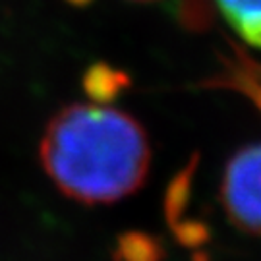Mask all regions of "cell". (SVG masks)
I'll use <instances>...</instances> for the list:
<instances>
[{
  "mask_svg": "<svg viewBox=\"0 0 261 261\" xmlns=\"http://www.w3.org/2000/svg\"><path fill=\"white\" fill-rule=\"evenodd\" d=\"M39 159L66 197L84 205H107L145 184L151 145L130 114L103 103H75L48 120Z\"/></svg>",
  "mask_w": 261,
  "mask_h": 261,
  "instance_id": "cell-1",
  "label": "cell"
},
{
  "mask_svg": "<svg viewBox=\"0 0 261 261\" xmlns=\"http://www.w3.org/2000/svg\"><path fill=\"white\" fill-rule=\"evenodd\" d=\"M221 203L236 228L261 236V143L246 145L228 159L221 180Z\"/></svg>",
  "mask_w": 261,
  "mask_h": 261,
  "instance_id": "cell-2",
  "label": "cell"
},
{
  "mask_svg": "<svg viewBox=\"0 0 261 261\" xmlns=\"http://www.w3.org/2000/svg\"><path fill=\"white\" fill-rule=\"evenodd\" d=\"M217 6L238 37L261 48V0H217Z\"/></svg>",
  "mask_w": 261,
  "mask_h": 261,
  "instance_id": "cell-3",
  "label": "cell"
},
{
  "mask_svg": "<svg viewBox=\"0 0 261 261\" xmlns=\"http://www.w3.org/2000/svg\"><path fill=\"white\" fill-rule=\"evenodd\" d=\"M126 85V77L116 70L97 66L85 75V91L97 103H107Z\"/></svg>",
  "mask_w": 261,
  "mask_h": 261,
  "instance_id": "cell-4",
  "label": "cell"
},
{
  "mask_svg": "<svg viewBox=\"0 0 261 261\" xmlns=\"http://www.w3.org/2000/svg\"><path fill=\"white\" fill-rule=\"evenodd\" d=\"M118 253L124 261H161L165 255V250L153 236L128 232L118 242Z\"/></svg>",
  "mask_w": 261,
  "mask_h": 261,
  "instance_id": "cell-5",
  "label": "cell"
},
{
  "mask_svg": "<svg viewBox=\"0 0 261 261\" xmlns=\"http://www.w3.org/2000/svg\"><path fill=\"white\" fill-rule=\"evenodd\" d=\"M192 174H194V163H192V167L186 168L184 172H180V174L172 180L170 188H168L167 201H165V213H167V221L170 226L178 223L180 215L184 213V209H186L188 197H190Z\"/></svg>",
  "mask_w": 261,
  "mask_h": 261,
  "instance_id": "cell-6",
  "label": "cell"
},
{
  "mask_svg": "<svg viewBox=\"0 0 261 261\" xmlns=\"http://www.w3.org/2000/svg\"><path fill=\"white\" fill-rule=\"evenodd\" d=\"M68 2H72V4H75V6H84V4L91 2V0H68Z\"/></svg>",
  "mask_w": 261,
  "mask_h": 261,
  "instance_id": "cell-7",
  "label": "cell"
},
{
  "mask_svg": "<svg viewBox=\"0 0 261 261\" xmlns=\"http://www.w3.org/2000/svg\"><path fill=\"white\" fill-rule=\"evenodd\" d=\"M134 2H155V0H134Z\"/></svg>",
  "mask_w": 261,
  "mask_h": 261,
  "instance_id": "cell-8",
  "label": "cell"
}]
</instances>
